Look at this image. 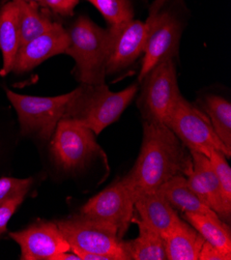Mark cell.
<instances>
[{"instance_id":"1","label":"cell","mask_w":231,"mask_h":260,"mask_svg":"<svg viewBox=\"0 0 231 260\" xmlns=\"http://www.w3.org/2000/svg\"><path fill=\"white\" fill-rule=\"evenodd\" d=\"M192 167L190 151L171 129L159 122L145 120L139 157L121 180L133 198L157 191L174 176L186 175Z\"/></svg>"},{"instance_id":"2","label":"cell","mask_w":231,"mask_h":260,"mask_svg":"<svg viewBox=\"0 0 231 260\" xmlns=\"http://www.w3.org/2000/svg\"><path fill=\"white\" fill-rule=\"evenodd\" d=\"M65 54L76 62L77 78L82 84L105 83L110 52V31L103 29L87 17H80L69 31Z\"/></svg>"},{"instance_id":"3","label":"cell","mask_w":231,"mask_h":260,"mask_svg":"<svg viewBox=\"0 0 231 260\" xmlns=\"http://www.w3.org/2000/svg\"><path fill=\"white\" fill-rule=\"evenodd\" d=\"M137 84L119 91H111L107 85H85L78 88L64 117L80 120L94 135L115 122L129 106L137 92Z\"/></svg>"},{"instance_id":"4","label":"cell","mask_w":231,"mask_h":260,"mask_svg":"<svg viewBox=\"0 0 231 260\" xmlns=\"http://www.w3.org/2000/svg\"><path fill=\"white\" fill-rule=\"evenodd\" d=\"M77 92L78 88L57 96H31L7 89V95L18 114L21 132L35 134L44 140L53 136Z\"/></svg>"},{"instance_id":"5","label":"cell","mask_w":231,"mask_h":260,"mask_svg":"<svg viewBox=\"0 0 231 260\" xmlns=\"http://www.w3.org/2000/svg\"><path fill=\"white\" fill-rule=\"evenodd\" d=\"M71 246V251L80 250L110 257L112 260H130L126 242L107 225L78 215L56 222Z\"/></svg>"},{"instance_id":"6","label":"cell","mask_w":231,"mask_h":260,"mask_svg":"<svg viewBox=\"0 0 231 260\" xmlns=\"http://www.w3.org/2000/svg\"><path fill=\"white\" fill-rule=\"evenodd\" d=\"M165 125H167L189 151L203 153L209 158L216 149L230 158L229 151L214 131L208 115L194 107L184 96L179 99Z\"/></svg>"},{"instance_id":"7","label":"cell","mask_w":231,"mask_h":260,"mask_svg":"<svg viewBox=\"0 0 231 260\" xmlns=\"http://www.w3.org/2000/svg\"><path fill=\"white\" fill-rule=\"evenodd\" d=\"M141 81H143V89L140 103L146 120L165 124L177 102L183 96L178 88L173 58L157 64Z\"/></svg>"},{"instance_id":"8","label":"cell","mask_w":231,"mask_h":260,"mask_svg":"<svg viewBox=\"0 0 231 260\" xmlns=\"http://www.w3.org/2000/svg\"><path fill=\"white\" fill-rule=\"evenodd\" d=\"M163 4V0H157L152 5L145 22L147 25V34L139 81L160 62L172 59L177 52L182 32L181 25L170 13L162 10Z\"/></svg>"},{"instance_id":"9","label":"cell","mask_w":231,"mask_h":260,"mask_svg":"<svg viewBox=\"0 0 231 260\" xmlns=\"http://www.w3.org/2000/svg\"><path fill=\"white\" fill-rule=\"evenodd\" d=\"M51 150L57 164L65 170H75L86 164L94 154L102 153L94 133L80 120L63 117L51 140Z\"/></svg>"},{"instance_id":"10","label":"cell","mask_w":231,"mask_h":260,"mask_svg":"<svg viewBox=\"0 0 231 260\" xmlns=\"http://www.w3.org/2000/svg\"><path fill=\"white\" fill-rule=\"evenodd\" d=\"M135 213L134 198L120 179L89 199L80 214L112 228L122 239Z\"/></svg>"},{"instance_id":"11","label":"cell","mask_w":231,"mask_h":260,"mask_svg":"<svg viewBox=\"0 0 231 260\" xmlns=\"http://www.w3.org/2000/svg\"><path fill=\"white\" fill-rule=\"evenodd\" d=\"M9 235L20 246L22 260H53L56 255L71 251L70 244L54 222L40 221Z\"/></svg>"},{"instance_id":"12","label":"cell","mask_w":231,"mask_h":260,"mask_svg":"<svg viewBox=\"0 0 231 260\" xmlns=\"http://www.w3.org/2000/svg\"><path fill=\"white\" fill-rule=\"evenodd\" d=\"M109 31L110 52L106 75H112L129 68L142 54L147 25L145 22L132 19L110 26Z\"/></svg>"},{"instance_id":"13","label":"cell","mask_w":231,"mask_h":260,"mask_svg":"<svg viewBox=\"0 0 231 260\" xmlns=\"http://www.w3.org/2000/svg\"><path fill=\"white\" fill-rule=\"evenodd\" d=\"M69 43V32L60 24L55 23L52 28L19 48L13 71L28 72L50 57L65 53Z\"/></svg>"},{"instance_id":"14","label":"cell","mask_w":231,"mask_h":260,"mask_svg":"<svg viewBox=\"0 0 231 260\" xmlns=\"http://www.w3.org/2000/svg\"><path fill=\"white\" fill-rule=\"evenodd\" d=\"M192 167L186 177L191 188L223 221H230L231 211L225 205L221 187L210 159L203 153L190 151Z\"/></svg>"},{"instance_id":"15","label":"cell","mask_w":231,"mask_h":260,"mask_svg":"<svg viewBox=\"0 0 231 260\" xmlns=\"http://www.w3.org/2000/svg\"><path fill=\"white\" fill-rule=\"evenodd\" d=\"M135 217L164 238L182 221L160 190L143 193L134 199Z\"/></svg>"},{"instance_id":"16","label":"cell","mask_w":231,"mask_h":260,"mask_svg":"<svg viewBox=\"0 0 231 260\" xmlns=\"http://www.w3.org/2000/svg\"><path fill=\"white\" fill-rule=\"evenodd\" d=\"M19 48V8L17 0H10L0 9V51L3 53L0 76L5 77L13 71Z\"/></svg>"},{"instance_id":"17","label":"cell","mask_w":231,"mask_h":260,"mask_svg":"<svg viewBox=\"0 0 231 260\" xmlns=\"http://www.w3.org/2000/svg\"><path fill=\"white\" fill-rule=\"evenodd\" d=\"M159 190L174 209L182 211L184 214L194 213L219 217L191 188L185 175L174 176Z\"/></svg>"},{"instance_id":"18","label":"cell","mask_w":231,"mask_h":260,"mask_svg":"<svg viewBox=\"0 0 231 260\" xmlns=\"http://www.w3.org/2000/svg\"><path fill=\"white\" fill-rule=\"evenodd\" d=\"M167 260H198L203 238L188 222L182 220L163 238Z\"/></svg>"},{"instance_id":"19","label":"cell","mask_w":231,"mask_h":260,"mask_svg":"<svg viewBox=\"0 0 231 260\" xmlns=\"http://www.w3.org/2000/svg\"><path fill=\"white\" fill-rule=\"evenodd\" d=\"M185 220L197 230L205 242L231 256L230 230L221 218L204 214L185 213Z\"/></svg>"},{"instance_id":"20","label":"cell","mask_w":231,"mask_h":260,"mask_svg":"<svg viewBox=\"0 0 231 260\" xmlns=\"http://www.w3.org/2000/svg\"><path fill=\"white\" fill-rule=\"evenodd\" d=\"M139 228L136 240L126 242V251L133 260H165L167 259L163 238L138 218L133 217L132 223Z\"/></svg>"},{"instance_id":"21","label":"cell","mask_w":231,"mask_h":260,"mask_svg":"<svg viewBox=\"0 0 231 260\" xmlns=\"http://www.w3.org/2000/svg\"><path fill=\"white\" fill-rule=\"evenodd\" d=\"M17 4L19 8L20 47L53 27L55 23L44 15L39 7L23 0H17Z\"/></svg>"},{"instance_id":"22","label":"cell","mask_w":231,"mask_h":260,"mask_svg":"<svg viewBox=\"0 0 231 260\" xmlns=\"http://www.w3.org/2000/svg\"><path fill=\"white\" fill-rule=\"evenodd\" d=\"M205 109L219 139L231 151V104L218 95H210L204 101Z\"/></svg>"},{"instance_id":"23","label":"cell","mask_w":231,"mask_h":260,"mask_svg":"<svg viewBox=\"0 0 231 260\" xmlns=\"http://www.w3.org/2000/svg\"><path fill=\"white\" fill-rule=\"evenodd\" d=\"M92 5L110 26L131 21L134 17L129 0H94Z\"/></svg>"},{"instance_id":"24","label":"cell","mask_w":231,"mask_h":260,"mask_svg":"<svg viewBox=\"0 0 231 260\" xmlns=\"http://www.w3.org/2000/svg\"><path fill=\"white\" fill-rule=\"evenodd\" d=\"M209 159L218 177L225 205L231 211V168L225 154L219 150H212Z\"/></svg>"},{"instance_id":"25","label":"cell","mask_w":231,"mask_h":260,"mask_svg":"<svg viewBox=\"0 0 231 260\" xmlns=\"http://www.w3.org/2000/svg\"><path fill=\"white\" fill-rule=\"evenodd\" d=\"M32 184V177H2L0 178V204L20 197L25 198Z\"/></svg>"},{"instance_id":"26","label":"cell","mask_w":231,"mask_h":260,"mask_svg":"<svg viewBox=\"0 0 231 260\" xmlns=\"http://www.w3.org/2000/svg\"><path fill=\"white\" fill-rule=\"evenodd\" d=\"M23 200L24 198L20 197L0 204V236H3L7 231L8 223L10 222L11 218L18 210V207L21 205Z\"/></svg>"},{"instance_id":"27","label":"cell","mask_w":231,"mask_h":260,"mask_svg":"<svg viewBox=\"0 0 231 260\" xmlns=\"http://www.w3.org/2000/svg\"><path fill=\"white\" fill-rule=\"evenodd\" d=\"M43 2L46 8L62 16L72 15L76 6L79 4V0H43Z\"/></svg>"},{"instance_id":"28","label":"cell","mask_w":231,"mask_h":260,"mask_svg":"<svg viewBox=\"0 0 231 260\" xmlns=\"http://www.w3.org/2000/svg\"><path fill=\"white\" fill-rule=\"evenodd\" d=\"M231 256H228L218 250L216 247L210 243L205 242L202 245V248L199 253L198 260H230Z\"/></svg>"},{"instance_id":"29","label":"cell","mask_w":231,"mask_h":260,"mask_svg":"<svg viewBox=\"0 0 231 260\" xmlns=\"http://www.w3.org/2000/svg\"><path fill=\"white\" fill-rule=\"evenodd\" d=\"M53 260H81V259L76 253H74V252L70 253V251H68V252H63V253L56 255L53 258Z\"/></svg>"},{"instance_id":"30","label":"cell","mask_w":231,"mask_h":260,"mask_svg":"<svg viewBox=\"0 0 231 260\" xmlns=\"http://www.w3.org/2000/svg\"><path fill=\"white\" fill-rule=\"evenodd\" d=\"M23 2H26V3H28V4H31V5H34V6H37V7H39V8H46V6H45L43 0H23Z\"/></svg>"},{"instance_id":"31","label":"cell","mask_w":231,"mask_h":260,"mask_svg":"<svg viewBox=\"0 0 231 260\" xmlns=\"http://www.w3.org/2000/svg\"><path fill=\"white\" fill-rule=\"evenodd\" d=\"M87 2H89V3H90V4H92V3H93V2H94V0H87Z\"/></svg>"}]
</instances>
